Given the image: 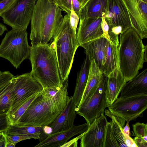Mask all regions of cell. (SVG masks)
Returning a JSON list of instances; mask_svg holds the SVG:
<instances>
[{"mask_svg": "<svg viewBox=\"0 0 147 147\" xmlns=\"http://www.w3.org/2000/svg\"><path fill=\"white\" fill-rule=\"evenodd\" d=\"M143 1H144V2H145L146 3H147V0H142Z\"/></svg>", "mask_w": 147, "mask_h": 147, "instance_id": "7bdbcfd3", "label": "cell"}, {"mask_svg": "<svg viewBox=\"0 0 147 147\" xmlns=\"http://www.w3.org/2000/svg\"><path fill=\"white\" fill-rule=\"evenodd\" d=\"M108 41L105 38L102 37L83 47L90 62L94 60L102 73L106 61Z\"/></svg>", "mask_w": 147, "mask_h": 147, "instance_id": "ac0fdd59", "label": "cell"}, {"mask_svg": "<svg viewBox=\"0 0 147 147\" xmlns=\"http://www.w3.org/2000/svg\"><path fill=\"white\" fill-rule=\"evenodd\" d=\"M108 0H89L80 10V19L86 18H102L105 16Z\"/></svg>", "mask_w": 147, "mask_h": 147, "instance_id": "44dd1931", "label": "cell"}, {"mask_svg": "<svg viewBox=\"0 0 147 147\" xmlns=\"http://www.w3.org/2000/svg\"><path fill=\"white\" fill-rule=\"evenodd\" d=\"M14 76L9 71L3 72L0 76V86L11 80Z\"/></svg>", "mask_w": 147, "mask_h": 147, "instance_id": "d6a6232c", "label": "cell"}, {"mask_svg": "<svg viewBox=\"0 0 147 147\" xmlns=\"http://www.w3.org/2000/svg\"><path fill=\"white\" fill-rule=\"evenodd\" d=\"M79 20L76 33L79 46L83 47L103 37L102 18H86Z\"/></svg>", "mask_w": 147, "mask_h": 147, "instance_id": "9a60e30c", "label": "cell"}, {"mask_svg": "<svg viewBox=\"0 0 147 147\" xmlns=\"http://www.w3.org/2000/svg\"><path fill=\"white\" fill-rule=\"evenodd\" d=\"M130 129L129 123L127 122L126 125L125 126L122 131L125 139L127 137L130 136Z\"/></svg>", "mask_w": 147, "mask_h": 147, "instance_id": "8d00e7d4", "label": "cell"}, {"mask_svg": "<svg viewBox=\"0 0 147 147\" xmlns=\"http://www.w3.org/2000/svg\"><path fill=\"white\" fill-rule=\"evenodd\" d=\"M40 138L39 135L37 134H26L8 135H7V142H11L16 144L24 140L30 139H35Z\"/></svg>", "mask_w": 147, "mask_h": 147, "instance_id": "f1b7e54d", "label": "cell"}, {"mask_svg": "<svg viewBox=\"0 0 147 147\" xmlns=\"http://www.w3.org/2000/svg\"><path fill=\"white\" fill-rule=\"evenodd\" d=\"M147 45H145V49L144 53V62H147Z\"/></svg>", "mask_w": 147, "mask_h": 147, "instance_id": "b9f144b4", "label": "cell"}, {"mask_svg": "<svg viewBox=\"0 0 147 147\" xmlns=\"http://www.w3.org/2000/svg\"><path fill=\"white\" fill-rule=\"evenodd\" d=\"M16 144L11 142H8L7 143L6 147H15Z\"/></svg>", "mask_w": 147, "mask_h": 147, "instance_id": "60d3db41", "label": "cell"}, {"mask_svg": "<svg viewBox=\"0 0 147 147\" xmlns=\"http://www.w3.org/2000/svg\"><path fill=\"white\" fill-rule=\"evenodd\" d=\"M134 140L137 147H147V139L136 137Z\"/></svg>", "mask_w": 147, "mask_h": 147, "instance_id": "e575fe53", "label": "cell"}, {"mask_svg": "<svg viewBox=\"0 0 147 147\" xmlns=\"http://www.w3.org/2000/svg\"><path fill=\"white\" fill-rule=\"evenodd\" d=\"M11 79L0 86V114L7 115L12 104Z\"/></svg>", "mask_w": 147, "mask_h": 147, "instance_id": "484cf974", "label": "cell"}, {"mask_svg": "<svg viewBox=\"0 0 147 147\" xmlns=\"http://www.w3.org/2000/svg\"><path fill=\"white\" fill-rule=\"evenodd\" d=\"M118 67V46L108 40L107 44L106 60L102 73L108 76Z\"/></svg>", "mask_w": 147, "mask_h": 147, "instance_id": "cb8c5ba5", "label": "cell"}, {"mask_svg": "<svg viewBox=\"0 0 147 147\" xmlns=\"http://www.w3.org/2000/svg\"><path fill=\"white\" fill-rule=\"evenodd\" d=\"M39 93L33 95L19 107L13 113L7 115L10 125H13L16 124L31 102L36 97Z\"/></svg>", "mask_w": 147, "mask_h": 147, "instance_id": "4316f807", "label": "cell"}, {"mask_svg": "<svg viewBox=\"0 0 147 147\" xmlns=\"http://www.w3.org/2000/svg\"><path fill=\"white\" fill-rule=\"evenodd\" d=\"M134 133L136 137L147 139V124L137 122L132 125Z\"/></svg>", "mask_w": 147, "mask_h": 147, "instance_id": "83f0119b", "label": "cell"}, {"mask_svg": "<svg viewBox=\"0 0 147 147\" xmlns=\"http://www.w3.org/2000/svg\"><path fill=\"white\" fill-rule=\"evenodd\" d=\"M68 85L67 80L60 88H43L15 125L38 127L50 124L58 116L69 100Z\"/></svg>", "mask_w": 147, "mask_h": 147, "instance_id": "6da1fadb", "label": "cell"}, {"mask_svg": "<svg viewBox=\"0 0 147 147\" xmlns=\"http://www.w3.org/2000/svg\"><path fill=\"white\" fill-rule=\"evenodd\" d=\"M12 103L7 114L13 113L19 107L43 88L30 73L14 76L11 79Z\"/></svg>", "mask_w": 147, "mask_h": 147, "instance_id": "ba28073f", "label": "cell"}, {"mask_svg": "<svg viewBox=\"0 0 147 147\" xmlns=\"http://www.w3.org/2000/svg\"><path fill=\"white\" fill-rule=\"evenodd\" d=\"M79 2L81 7L80 10L85 5L89 0H78Z\"/></svg>", "mask_w": 147, "mask_h": 147, "instance_id": "f35d334b", "label": "cell"}, {"mask_svg": "<svg viewBox=\"0 0 147 147\" xmlns=\"http://www.w3.org/2000/svg\"><path fill=\"white\" fill-rule=\"evenodd\" d=\"M3 0H0V1H3Z\"/></svg>", "mask_w": 147, "mask_h": 147, "instance_id": "f6af8a7d", "label": "cell"}, {"mask_svg": "<svg viewBox=\"0 0 147 147\" xmlns=\"http://www.w3.org/2000/svg\"><path fill=\"white\" fill-rule=\"evenodd\" d=\"M30 47L26 30L12 29L6 33L0 45V57L7 60L17 69L29 57Z\"/></svg>", "mask_w": 147, "mask_h": 147, "instance_id": "8992f818", "label": "cell"}, {"mask_svg": "<svg viewBox=\"0 0 147 147\" xmlns=\"http://www.w3.org/2000/svg\"><path fill=\"white\" fill-rule=\"evenodd\" d=\"M7 30L6 26L0 23V36H1Z\"/></svg>", "mask_w": 147, "mask_h": 147, "instance_id": "74e56055", "label": "cell"}, {"mask_svg": "<svg viewBox=\"0 0 147 147\" xmlns=\"http://www.w3.org/2000/svg\"><path fill=\"white\" fill-rule=\"evenodd\" d=\"M3 72H1L0 71V76L2 74Z\"/></svg>", "mask_w": 147, "mask_h": 147, "instance_id": "ee69618b", "label": "cell"}, {"mask_svg": "<svg viewBox=\"0 0 147 147\" xmlns=\"http://www.w3.org/2000/svg\"><path fill=\"white\" fill-rule=\"evenodd\" d=\"M44 126H19L10 125L5 131L7 135L37 134L40 136L39 139L41 141L47 136L44 130Z\"/></svg>", "mask_w": 147, "mask_h": 147, "instance_id": "d4e9b609", "label": "cell"}, {"mask_svg": "<svg viewBox=\"0 0 147 147\" xmlns=\"http://www.w3.org/2000/svg\"><path fill=\"white\" fill-rule=\"evenodd\" d=\"M107 78L103 74L94 93L76 108V113L84 118L88 127L109 107L106 95Z\"/></svg>", "mask_w": 147, "mask_h": 147, "instance_id": "52a82bcc", "label": "cell"}, {"mask_svg": "<svg viewBox=\"0 0 147 147\" xmlns=\"http://www.w3.org/2000/svg\"><path fill=\"white\" fill-rule=\"evenodd\" d=\"M104 112L112 120L106 125L104 147H127L122 131L126 122L108 109Z\"/></svg>", "mask_w": 147, "mask_h": 147, "instance_id": "4fadbf2b", "label": "cell"}, {"mask_svg": "<svg viewBox=\"0 0 147 147\" xmlns=\"http://www.w3.org/2000/svg\"><path fill=\"white\" fill-rule=\"evenodd\" d=\"M103 75L94 60H92L90 62L87 82L79 105L94 93L102 80Z\"/></svg>", "mask_w": 147, "mask_h": 147, "instance_id": "7402d4cb", "label": "cell"}, {"mask_svg": "<svg viewBox=\"0 0 147 147\" xmlns=\"http://www.w3.org/2000/svg\"><path fill=\"white\" fill-rule=\"evenodd\" d=\"M107 77L106 95L109 107L118 97L126 82L119 67L111 73Z\"/></svg>", "mask_w": 147, "mask_h": 147, "instance_id": "ffe728a7", "label": "cell"}, {"mask_svg": "<svg viewBox=\"0 0 147 147\" xmlns=\"http://www.w3.org/2000/svg\"><path fill=\"white\" fill-rule=\"evenodd\" d=\"M87 123L78 125H74L70 128L51 134L36 145L35 147H60L73 137L80 135L88 129Z\"/></svg>", "mask_w": 147, "mask_h": 147, "instance_id": "2e32d148", "label": "cell"}, {"mask_svg": "<svg viewBox=\"0 0 147 147\" xmlns=\"http://www.w3.org/2000/svg\"><path fill=\"white\" fill-rule=\"evenodd\" d=\"M16 0H3L0 1V16L7 11Z\"/></svg>", "mask_w": 147, "mask_h": 147, "instance_id": "4dcf8cb0", "label": "cell"}, {"mask_svg": "<svg viewBox=\"0 0 147 147\" xmlns=\"http://www.w3.org/2000/svg\"><path fill=\"white\" fill-rule=\"evenodd\" d=\"M76 107L72 96H71L63 110L53 121L48 125L51 129V132L50 134L67 130L74 125Z\"/></svg>", "mask_w": 147, "mask_h": 147, "instance_id": "e0dca14e", "label": "cell"}, {"mask_svg": "<svg viewBox=\"0 0 147 147\" xmlns=\"http://www.w3.org/2000/svg\"><path fill=\"white\" fill-rule=\"evenodd\" d=\"M37 0H16L1 17L12 29L26 30Z\"/></svg>", "mask_w": 147, "mask_h": 147, "instance_id": "30bf717a", "label": "cell"}, {"mask_svg": "<svg viewBox=\"0 0 147 147\" xmlns=\"http://www.w3.org/2000/svg\"><path fill=\"white\" fill-rule=\"evenodd\" d=\"M90 64L88 58L86 55L78 74L74 93L72 96V98L77 107L80 104L86 85Z\"/></svg>", "mask_w": 147, "mask_h": 147, "instance_id": "603a6c76", "label": "cell"}, {"mask_svg": "<svg viewBox=\"0 0 147 147\" xmlns=\"http://www.w3.org/2000/svg\"><path fill=\"white\" fill-rule=\"evenodd\" d=\"M107 120L104 113L96 118L80 138L81 147H104Z\"/></svg>", "mask_w": 147, "mask_h": 147, "instance_id": "5bb4252c", "label": "cell"}, {"mask_svg": "<svg viewBox=\"0 0 147 147\" xmlns=\"http://www.w3.org/2000/svg\"><path fill=\"white\" fill-rule=\"evenodd\" d=\"M120 93V97L147 94V69L126 82Z\"/></svg>", "mask_w": 147, "mask_h": 147, "instance_id": "d6986e66", "label": "cell"}, {"mask_svg": "<svg viewBox=\"0 0 147 147\" xmlns=\"http://www.w3.org/2000/svg\"><path fill=\"white\" fill-rule=\"evenodd\" d=\"M79 21V18L78 15L74 10L72 7L70 11L69 22L71 28L76 32L78 24Z\"/></svg>", "mask_w": 147, "mask_h": 147, "instance_id": "f546056e", "label": "cell"}, {"mask_svg": "<svg viewBox=\"0 0 147 147\" xmlns=\"http://www.w3.org/2000/svg\"><path fill=\"white\" fill-rule=\"evenodd\" d=\"M10 125L7 114H0V132L6 131Z\"/></svg>", "mask_w": 147, "mask_h": 147, "instance_id": "1f68e13d", "label": "cell"}, {"mask_svg": "<svg viewBox=\"0 0 147 147\" xmlns=\"http://www.w3.org/2000/svg\"><path fill=\"white\" fill-rule=\"evenodd\" d=\"M105 15H104L102 18L101 26L103 33V36L109 41L108 35L109 26L105 20Z\"/></svg>", "mask_w": 147, "mask_h": 147, "instance_id": "836d02e7", "label": "cell"}, {"mask_svg": "<svg viewBox=\"0 0 147 147\" xmlns=\"http://www.w3.org/2000/svg\"><path fill=\"white\" fill-rule=\"evenodd\" d=\"M132 27L142 39L147 38V3L142 0H122Z\"/></svg>", "mask_w": 147, "mask_h": 147, "instance_id": "8fae6325", "label": "cell"}, {"mask_svg": "<svg viewBox=\"0 0 147 147\" xmlns=\"http://www.w3.org/2000/svg\"><path fill=\"white\" fill-rule=\"evenodd\" d=\"M105 20L109 27L120 28L123 33L132 27L127 9L122 0H108Z\"/></svg>", "mask_w": 147, "mask_h": 147, "instance_id": "7c38bea8", "label": "cell"}, {"mask_svg": "<svg viewBox=\"0 0 147 147\" xmlns=\"http://www.w3.org/2000/svg\"><path fill=\"white\" fill-rule=\"evenodd\" d=\"M62 10L49 0H37L30 20L32 46L48 44L61 24Z\"/></svg>", "mask_w": 147, "mask_h": 147, "instance_id": "7a4b0ae2", "label": "cell"}, {"mask_svg": "<svg viewBox=\"0 0 147 147\" xmlns=\"http://www.w3.org/2000/svg\"><path fill=\"white\" fill-rule=\"evenodd\" d=\"M29 58L32 67L30 74L43 88L63 86L53 41L50 45L30 47Z\"/></svg>", "mask_w": 147, "mask_h": 147, "instance_id": "3957f363", "label": "cell"}, {"mask_svg": "<svg viewBox=\"0 0 147 147\" xmlns=\"http://www.w3.org/2000/svg\"><path fill=\"white\" fill-rule=\"evenodd\" d=\"M108 108L126 122L136 121L147 108V94L118 97Z\"/></svg>", "mask_w": 147, "mask_h": 147, "instance_id": "9c48e42d", "label": "cell"}, {"mask_svg": "<svg viewBox=\"0 0 147 147\" xmlns=\"http://www.w3.org/2000/svg\"><path fill=\"white\" fill-rule=\"evenodd\" d=\"M7 142L5 131L0 132V147H6Z\"/></svg>", "mask_w": 147, "mask_h": 147, "instance_id": "d590c367", "label": "cell"}, {"mask_svg": "<svg viewBox=\"0 0 147 147\" xmlns=\"http://www.w3.org/2000/svg\"><path fill=\"white\" fill-rule=\"evenodd\" d=\"M53 2L57 5L59 7H61L62 5L63 0H49Z\"/></svg>", "mask_w": 147, "mask_h": 147, "instance_id": "ab89813d", "label": "cell"}, {"mask_svg": "<svg viewBox=\"0 0 147 147\" xmlns=\"http://www.w3.org/2000/svg\"><path fill=\"white\" fill-rule=\"evenodd\" d=\"M119 42V66L126 82L134 78L143 68L145 46L132 27L120 34Z\"/></svg>", "mask_w": 147, "mask_h": 147, "instance_id": "277c9868", "label": "cell"}, {"mask_svg": "<svg viewBox=\"0 0 147 147\" xmlns=\"http://www.w3.org/2000/svg\"><path fill=\"white\" fill-rule=\"evenodd\" d=\"M70 14L67 13L55 34L54 42L59 73L62 83L68 80L76 51L79 46L76 32L71 27Z\"/></svg>", "mask_w": 147, "mask_h": 147, "instance_id": "5b68a950", "label": "cell"}]
</instances>
